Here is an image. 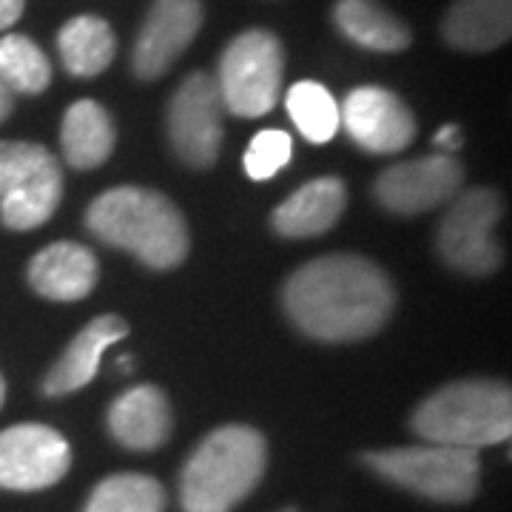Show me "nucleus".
<instances>
[{
	"label": "nucleus",
	"instance_id": "1",
	"mask_svg": "<svg viewBox=\"0 0 512 512\" xmlns=\"http://www.w3.org/2000/svg\"><path fill=\"white\" fill-rule=\"evenodd\" d=\"M393 282L376 262L356 254L311 259L296 268L282 305L305 336L319 342H359L373 336L393 313Z\"/></svg>",
	"mask_w": 512,
	"mask_h": 512
},
{
	"label": "nucleus",
	"instance_id": "2",
	"mask_svg": "<svg viewBox=\"0 0 512 512\" xmlns=\"http://www.w3.org/2000/svg\"><path fill=\"white\" fill-rule=\"evenodd\" d=\"M86 228L154 271L177 268L191 245L180 208L160 191L140 185H120L100 194L86 211Z\"/></svg>",
	"mask_w": 512,
	"mask_h": 512
},
{
	"label": "nucleus",
	"instance_id": "3",
	"mask_svg": "<svg viewBox=\"0 0 512 512\" xmlns=\"http://www.w3.org/2000/svg\"><path fill=\"white\" fill-rule=\"evenodd\" d=\"M268 467L265 436L245 424H225L197 444L180 476L185 512H231L254 493Z\"/></svg>",
	"mask_w": 512,
	"mask_h": 512
},
{
	"label": "nucleus",
	"instance_id": "4",
	"mask_svg": "<svg viewBox=\"0 0 512 512\" xmlns=\"http://www.w3.org/2000/svg\"><path fill=\"white\" fill-rule=\"evenodd\" d=\"M413 430L430 444H447L478 453L510 439L512 390L493 379L444 384L413 413Z\"/></svg>",
	"mask_w": 512,
	"mask_h": 512
},
{
	"label": "nucleus",
	"instance_id": "5",
	"mask_svg": "<svg viewBox=\"0 0 512 512\" xmlns=\"http://www.w3.org/2000/svg\"><path fill=\"white\" fill-rule=\"evenodd\" d=\"M362 461L384 481L436 504H467L481 487V458L461 447L424 441L416 447L373 450Z\"/></svg>",
	"mask_w": 512,
	"mask_h": 512
},
{
	"label": "nucleus",
	"instance_id": "6",
	"mask_svg": "<svg viewBox=\"0 0 512 512\" xmlns=\"http://www.w3.org/2000/svg\"><path fill=\"white\" fill-rule=\"evenodd\" d=\"M63 200V168L37 143H0V220L12 231H32L52 220Z\"/></svg>",
	"mask_w": 512,
	"mask_h": 512
},
{
	"label": "nucleus",
	"instance_id": "7",
	"mask_svg": "<svg viewBox=\"0 0 512 512\" xmlns=\"http://www.w3.org/2000/svg\"><path fill=\"white\" fill-rule=\"evenodd\" d=\"M285 74V52L276 35L251 29L237 35L220 57L217 89L222 106L237 117H262L274 111Z\"/></svg>",
	"mask_w": 512,
	"mask_h": 512
},
{
	"label": "nucleus",
	"instance_id": "8",
	"mask_svg": "<svg viewBox=\"0 0 512 512\" xmlns=\"http://www.w3.org/2000/svg\"><path fill=\"white\" fill-rule=\"evenodd\" d=\"M441 220L436 248L447 268L467 276H487L501 265V248L495 242V225L504 205L493 188H470L453 197Z\"/></svg>",
	"mask_w": 512,
	"mask_h": 512
},
{
	"label": "nucleus",
	"instance_id": "9",
	"mask_svg": "<svg viewBox=\"0 0 512 512\" xmlns=\"http://www.w3.org/2000/svg\"><path fill=\"white\" fill-rule=\"evenodd\" d=\"M222 106L217 80L194 72L168 103V140L174 154L191 168H211L222 148Z\"/></svg>",
	"mask_w": 512,
	"mask_h": 512
},
{
	"label": "nucleus",
	"instance_id": "10",
	"mask_svg": "<svg viewBox=\"0 0 512 512\" xmlns=\"http://www.w3.org/2000/svg\"><path fill=\"white\" fill-rule=\"evenodd\" d=\"M72 467L69 441L49 424H15L0 433V487L35 493L57 484Z\"/></svg>",
	"mask_w": 512,
	"mask_h": 512
},
{
	"label": "nucleus",
	"instance_id": "11",
	"mask_svg": "<svg viewBox=\"0 0 512 512\" xmlns=\"http://www.w3.org/2000/svg\"><path fill=\"white\" fill-rule=\"evenodd\" d=\"M464 180V168L453 154H430L390 165L376 180V200L382 208L413 217L450 202Z\"/></svg>",
	"mask_w": 512,
	"mask_h": 512
},
{
	"label": "nucleus",
	"instance_id": "12",
	"mask_svg": "<svg viewBox=\"0 0 512 512\" xmlns=\"http://www.w3.org/2000/svg\"><path fill=\"white\" fill-rule=\"evenodd\" d=\"M339 126L370 154H399L416 140V117L399 94L382 86H359L339 109Z\"/></svg>",
	"mask_w": 512,
	"mask_h": 512
},
{
	"label": "nucleus",
	"instance_id": "13",
	"mask_svg": "<svg viewBox=\"0 0 512 512\" xmlns=\"http://www.w3.org/2000/svg\"><path fill=\"white\" fill-rule=\"evenodd\" d=\"M200 26V0H154L131 49V72L140 80L163 77L194 43Z\"/></svg>",
	"mask_w": 512,
	"mask_h": 512
},
{
	"label": "nucleus",
	"instance_id": "14",
	"mask_svg": "<svg viewBox=\"0 0 512 512\" xmlns=\"http://www.w3.org/2000/svg\"><path fill=\"white\" fill-rule=\"evenodd\" d=\"M128 325L114 316V313H103L97 316L94 322H89L86 328L80 330L77 336L72 339V345L60 353V359L55 362V367L46 373L43 379V393L46 396H69L74 390L92 384V379L97 376L100 370V359L103 353L126 339Z\"/></svg>",
	"mask_w": 512,
	"mask_h": 512
},
{
	"label": "nucleus",
	"instance_id": "15",
	"mask_svg": "<svg viewBox=\"0 0 512 512\" xmlns=\"http://www.w3.org/2000/svg\"><path fill=\"white\" fill-rule=\"evenodd\" d=\"M174 427L171 404L154 384H137L109 407V430L126 450L148 453L163 447Z\"/></svg>",
	"mask_w": 512,
	"mask_h": 512
},
{
	"label": "nucleus",
	"instance_id": "16",
	"mask_svg": "<svg viewBox=\"0 0 512 512\" xmlns=\"http://www.w3.org/2000/svg\"><path fill=\"white\" fill-rule=\"evenodd\" d=\"M97 276V256L80 242H52L29 262V285L52 302L86 299L97 285Z\"/></svg>",
	"mask_w": 512,
	"mask_h": 512
},
{
	"label": "nucleus",
	"instance_id": "17",
	"mask_svg": "<svg viewBox=\"0 0 512 512\" xmlns=\"http://www.w3.org/2000/svg\"><path fill=\"white\" fill-rule=\"evenodd\" d=\"M348 208V188L339 177H319L296 188L271 217L279 237L311 239L328 234Z\"/></svg>",
	"mask_w": 512,
	"mask_h": 512
},
{
	"label": "nucleus",
	"instance_id": "18",
	"mask_svg": "<svg viewBox=\"0 0 512 512\" xmlns=\"http://www.w3.org/2000/svg\"><path fill=\"white\" fill-rule=\"evenodd\" d=\"M441 32L461 52H493L510 40L512 0H456Z\"/></svg>",
	"mask_w": 512,
	"mask_h": 512
},
{
	"label": "nucleus",
	"instance_id": "19",
	"mask_svg": "<svg viewBox=\"0 0 512 512\" xmlns=\"http://www.w3.org/2000/svg\"><path fill=\"white\" fill-rule=\"evenodd\" d=\"M114 143H117L114 123L109 111L97 100H77L66 109L60 126V146H63V160L72 168L89 171L103 165L111 157Z\"/></svg>",
	"mask_w": 512,
	"mask_h": 512
},
{
	"label": "nucleus",
	"instance_id": "20",
	"mask_svg": "<svg viewBox=\"0 0 512 512\" xmlns=\"http://www.w3.org/2000/svg\"><path fill=\"white\" fill-rule=\"evenodd\" d=\"M333 20L342 35L370 52L390 55L404 52L413 43L410 29L379 0H339Z\"/></svg>",
	"mask_w": 512,
	"mask_h": 512
},
{
	"label": "nucleus",
	"instance_id": "21",
	"mask_svg": "<svg viewBox=\"0 0 512 512\" xmlns=\"http://www.w3.org/2000/svg\"><path fill=\"white\" fill-rule=\"evenodd\" d=\"M57 52L74 77H94L106 72L117 52V37L111 26L97 15L72 18L57 35Z\"/></svg>",
	"mask_w": 512,
	"mask_h": 512
},
{
	"label": "nucleus",
	"instance_id": "22",
	"mask_svg": "<svg viewBox=\"0 0 512 512\" xmlns=\"http://www.w3.org/2000/svg\"><path fill=\"white\" fill-rule=\"evenodd\" d=\"M165 490L146 473H117L103 478L89 495L83 512H163Z\"/></svg>",
	"mask_w": 512,
	"mask_h": 512
},
{
	"label": "nucleus",
	"instance_id": "23",
	"mask_svg": "<svg viewBox=\"0 0 512 512\" xmlns=\"http://www.w3.org/2000/svg\"><path fill=\"white\" fill-rule=\"evenodd\" d=\"M0 83L12 94H40L52 83V63L32 37H0Z\"/></svg>",
	"mask_w": 512,
	"mask_h": 512
},
{
	"label": "nucleus",
	"instance_id": "24",
	"mask_svg": "<svg viewBox=\"0 0 512 512\" xmlns=\"http://www.w3.org/2000/svg\"><path fill=\"white\" fill-rule=\"evenodd\" d=\"M285 109L308 143H330L339 131V103L322 83L302 80L291 86L285 97Z\"/></svg>",
	"mask_w": 512,
	"mask_h": 512
},
{
	"label": "nucleus",
	"instance_id": "25",
	"mask_svg": "<svg viewBox=\"0 0 512 512\" xmlns=\"http://www.w3.org/2000/svg\"><path fill=\"white\" fill-rule=\"evenodd\" d=\"M291 154V134L282 131V128H265V131H259L254 140L248 143V151H245V171H248V177L256 180V183L271 180L285 165L291 163Z\"/></svg>",
	"mask_w": 512,
	"mask_h": 512
},
{
	"label": "nucleus",
	"instance_id": "26",
	"mask_svg": "<svg viewBox=\"0 0 512 512\" xmlns=\"http://www.w3.org/2000/svg\"><path fill=\"white\" fill-rule=\"evenodd\" d=\"M26 9V0H0V32L12 29Z\"/></svg>",
	"mask_w": 512,
	"mask_h": 512
},
{
	"label": "nucleus",
	"instance_id": "27",
	"mask_svg": "<svg viewBox=\"0 0 512 512\" xmlns=\"http://www.w3.org/2000/svg\"><path fill=\"white\" fill-rule=\"evenodd\" d=\"M433 143H436V148H439L441 154H456L464 140H461V131H458V126H444L439 134L433 137Z\"/></svg>",
	"mask_w": 512,
	"mask_h": 512
},
{
	"label": "nucleus",
	"instance_id": "28",
	"mask_svg": "<svg viewBox=\"0 0 512 512\" xmlns=\"http://www.w3.org/2000/svg\"><path fill=\"white\" fill-rule=\"evenodd\" d=\"M12 109H15V94L0 83V123L12 114Z\"/></svg>",
	"mask_w": 512,
	"mask_h": 512
},
{
	"label": "nucleus",
	"instance_id": "29",
	"mask_svg": "<svg viewBox=\"0 0 512 512\" xmlns=\"http://www.w3.org/2000/svg\"><path fill=\"white\" fill-rule=\"evenodd\" d=\"M120 370H123V373H128V370H131V356H120Z\"/></svg>",
	"mask_w": 512,
	"mask_h": 512
},
{
	"label": "nucleus",
	"instance_id": "30",
	"mask_svg": "<svg viewBox=\"0 0 512 512\" xmlns=\"http://www.w3.org/2000/svg\"><path fill=\"white\" fill-rule=\"evenodd\" d=\"M3 399H6V382H3V376H0V407H3Z\"/></svg>",
	"mask_w": 512,
	"mask_h": 512
},
{
	"label": "nucleus",
	"instance_id": "31",
	"mask_svg": "<svg viewBox=\"0 0 512 512\" xmlns=\"http://www.w3.org/2000/svg\"><path fill=\"white\" fill-rule=\"evenodd\" d=\"M282 512H299V510H293V507H288V510H282Z\"/></svg>",
	"mask_w": 512,
	"mask_h": 512
}]
</instances>
